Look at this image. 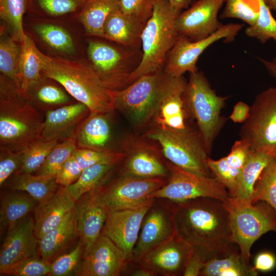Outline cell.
I'll return each instance as SVG.
<instances>
[{"instance_id": "6da1fadb", "label": "cell", "mask_w": 276, "mask_h": 276, "mask_svg": "<svg viewBox=\"0 0 276 276\" xmlns=\"http://www.w3.org/2000/svg\"><path fill=\"white\" fill-rule=\"evenodd\" d=\"M173 202L176 234L204 262L238 249L233 239L229 213L224 202L209 197Z\"/></svg>"}, {"instance_id": "7a4b0ae2", "label": "cell", "mask_w": 276, "mask_h": 276, "mask_svg": "<svg viewBox=\"0 0 276 276\" xmlns=\"http://www.w3.org/2000/svg\"><path fill=\"white\" fill-rule=\"evenodd\" d=\"M37 52L42 64V76L60 84L77 102L85 105L90 113H110L115 109L113 90L90 63L46 55L38 48Z\"/></svg>"}, {"instance_id": "3957f363", "label": "cell", "mask_w": 276, "mask_h": 276, "mask_svg": "<svg viewBox=\"0 0 276 276\" xmlns=\"http://www.w3.org/2000/svg\"><path fill=\"white\" fill-rule=\"evenodd\" d=\"M44 116L18 90L1 78L0 147L19 151L40 138Z\"/></svg>"}, {"instance_id": "277c9868", "label": "cell", "mask_w": 276, "mask_h": 276, "mask_svg": "<svg viewBox=\"0 0 276 276\" xmlns=\"http://www.w3.org/2000/svg\"><path fill=\"white\" fill-rule=\"evenodd\" d=\"M180 13L168 0H153L152 14L141 35V59L130 75L128 85L143 75L162 71L179 35L176 21Z\"/></svg>"}, {"instance_id": "5b68a950", "label": "cell", "mask_w": 276, "mask_h": 276, "mask_svg": "<svg viewBox=\"0 0 276 276\" xmlns=\"http://www.w3.org/2000/svg\"><path fill=\"white\" fill-rule=\"evenodd\" d=\"M228 98L217 95L203 73H190L183 94L185 108L188 119L195 120L209 155L214 141L225 123L221 113Z\"/></svg>"}, {"instance_id": "8992f818", "label": "cell", "mask_w": 276, "mask_h": 276, "mask_svg": "<svg viewBox=\"0 0 276 276\" xmlns=\"http://www.w3.org/2000/svg\"><path fill=\"white\" fill-rule=\"evenodd\" d=\"M234 243L243 262L249 264L253 244L263 235L276 231V211L263 201L255 203L231 197L224 202Z\"/></svg>"}, {"instance_id": "52a82bcc", "label": "cell", "mask_w": 276, "mask_h": 276, "mask_svg": "<svg viewBox=\"0 0 276 276\" xmlns=\"http://www.w3.org/2000/svg\"><path fill=\"white\" fill-rule=\"evenodd\" d=\"M147 136L158 143L169 162L185 170L212 176L208 164L209 155L198 131L189 127L175 129L155 125L147 132Z\"/></svg>"}, {"instance_id": "ba28073f", "label": "cell", "mask_w": 276, "mask_h": 276, "mask_svg": "<svg viewBox=\"0 0 276 276\" xmlns=\"http://www.w3.org/2000/svg\"><path fill=\"white\" fill-rule=\"evenodd\" d=\"M167 78L164 72L143 75L125 88L113 90L115 109L143 127L153 121Z\"/></svg>"}, {"instance_id": "9c48e42d", "label": "cell", "mask_w": 276, "mask_h": 276, "mask_svg": "<svg viewBox=\"0 0 276 276\" xmlns=\"http://www.w3.org/2000/svg\"><path fill=\"white\" fill-rule=\"evenodd\" d=\"M249 115L240 129V139L251 152L276 158V87H269L255 98Z\"/></svg>"}, {"instance_id": "30bf717a", "label": "cell", "mask_w": 276, "mask_h": 276, "mask_svg": "<svg viewBox=\"0 0 276 276\" xmlns=\"http://www.w3.org/2000/svg\"><path fill=\"white\" fill-rule=\"evenodd\" d=\"M167 164L170 171L168 182L152 192L149 199L163 198L179 202L209 197L225 202L231 197L226 188L216 177L185 170L169 162Z\"/></svg>"}, {"instance_id": "8fae6325", "label": "cell", "mask_w": 276, "mask_h": 276, "mask_svg": "<svg viewBox=\"0 0 276 276\" xmlns=\"http://www.w3.org/2000/svg\"><path fill=\"white\" fill-rule=\"evenodd\" d=\"M137 50L90 41L87 54L89 63L99 77L109 89L114 90L128 85L130 75L139 64L135 60Z\"/></svg>"}, {"instance_id": "7c38bea8", "label": "cell", "mask_w": 276, "mask_h": 276, "mask_svg": "<svg viewBox=\"0 0 276 276\" xmlns=\"http://www.w3.org/2000/svg\"><path fill=\"white\" fill-rule=\"evenodd\" d=\"M166 178H141L119 174L94 190L109 211L135 208L168 182Z\"/></svg>"}, {"instance_id": "4fadbf2b", "label": "cell", "mask_w": 276, "mask_h": 276, "mask_svg": "<svg viewBox=\"0 0 276 276\" xmlns=\"http://www.w3.org/2000/svg\"><path fill=\"white\" fill-rule=\"evenodd\" d=\"M243 27L239 24L223 25L209 37L197 41L179 34L167 55L163 72L174 77L183 76L186 72H197V61L206 49L221 39L225 42L232 41Z\"/></svg>"}, {"instance_id": "5bb4252c", "label": "cell", "mask_w": 276, "mask_h": 276, "mask_svg": "<svg viewBox=\"0 0 276 276\" xmlns=\"http://www.w3.org/2000/svg\"><path fill=\"white\" fill-rule=\"evenodd\" d=\"M174 202L154 198L143 219L131 261L135 262L146 253L176 234L173 217Z\"/></svg>"}, {"instance_id": "9a60e30c", "label": "cell", "mask_w": 276, "mask_h": 276, "mask_svg": "<svg viewBox=\"0 0 276 276\" xmlns=\"http://www.w3.org/2000/svg\"><path fill=\"white\" fill-rule=\"evenodd\" d=\"M193 252L192 247L176 234L129 264L148 269L155 276L183 275Z\"/></svg>"}, {"instance_id": "2e32d148", "label": "cell", "mask_w": 276, "mask_h": 276, "mask_svg": "<svg viewBox=\"0 0 276 276\" xmlns=\"http://www.w3.org/2000/svg\"><path fill=\"white\" fill-rule=\"evenodd\" d=\"M154 199L135 208L109 211L101 234L108 237L123 252L128 263L132 259L141 224Z\"/></svg>"}, {"instance_id": "e0dca14e", "label": "cell", "mask_w": 276, "mask_h": 276, "mask_svg": "<svg viewBox=\"0 0 276 276\" xmlns=\"http://www.w3.org/2000/svg\"><path fill=\"white\" fill-rule=\"evenodd\" d=\"M129 266L123 251L106 236L101 234L84 251L77 276H119Z\"/></svg>"}, {"instance_id": "ac0fdd59", "label": "cell", "mask_w": 276, "mask_h": 276, "mask_svg": "<svg viewBox=\"0 0 276 276\" xmlns=\"http://www.w3.org/2000/svg\"><path fill=\"white\" fill-rule=\"evenodd\" d=\"M38 241L32 214L8 228L0 250V275H5L13 266L27 258L38 256Z\"/></svg>"}, {"instance_id": "d6986e66", "label": "cell", "mask_w": 276, "mask_h": 276, "mask_svg": "<svg viewBox=\"0 0 276 276\" xmlns=\"http://www.w3.org/2000/svg\"><path fill=\"white\" fill-rule=\"evenodd\" d=\"M225 0H196L181 11L177 17L178 34L192 41L204 39L223 25L218 20V13Z\"/></svg>"}, {"instance_id": "ffe728a7", "label": "cell", "mask_w": 276, "mask_h": 276, "mask_svg": "<svg viewBox=\"0 0 276 276\" xmlns=\"http://www.w3.org/2000/svg\"><path fill=\"white\" fill-rule=\"evenodd\" d=\"M187 81L183 76L167 75L156 112L153 119L155 125L175 129L189 128L183 94Z\"/></svg>"}, {"instance_id": "44dd1931", "label": "cell", "mask_w": 276, "mask_h": 276, "mask_svg": "<svg viewBox=\"0 0 276 276\" xmlns=\"http://www.w3.org/2000/svg\"><path fill=\"white\" fill-rule=\"evenodd\" d=\"M128 144L122 161L119 174L141 178H166L170 176L167 163L158 152L142 141H131Z\"/></svg>"}, {"instance_id": "7402d4cb", "label": "cell", "mask_w": 276, "mask_h": 276, "mask_svg": "<svg viewBox=\"0 0 276 276\" xmlns=\"http://www.w3.org/2000/svg\"><path fill=\"white\" fill-rule=\"evenodd\" d=\"M75 211L80 239L88 249L101 234L109 212L94 191L75 201Z\"/></svg>"}, {"instance_id": "603a6c76", "label": "cell", "mask_w": 276, "mask_h": 276, "mask_svg": "<svg viewBox=\"0 0 276 276\" xmlns=\"http://www.w3.org/2000/svg\"><path fill=\"white\" fill-rule=\"evenodd\" d=\"M89 114V108L79 102L47 111L40 138L60 142L75 137L79 127Z\"/></svg>"}, {"instance_id": "cb8c5ba5", "label": "cell", "mask_w": 276, "mask_h": 276, "mask_svg": "<svg viewBox=\"0 0 276 276\" xmlns=\"http://www.w3.org/2000/svg\"><path fill=\"white\" fill-rule=\"evenodd\" d=\"M67 187L60 186L49 197L38 202L34 211V232L38 239L57 226L75 206Z\"/></svg>"}, {"instance_id": "d4e9b609", "label": "cell", "mask_w": 276, "mask_h": 276, "mask_svg": "<svg viewBox=\"0 0 276 276\" xmlns=\"http://www.w3.org/2000/svg\"><path fill=\"white\" fill-rule=\"evenodd\" d=\"M79 237L74 208L62 222L38 241V252L44 261L51 263Z\"/></svg>"}, {"instance_id": "484cf974", "label": "cell", "mask_w": 276, "mask_h": 276, "mask_svg": "<svg viewBox=\"0 0 276 276\" xmlns=\"http://www.w3.org/2000/svg\"><path fill=\"white\" fill-rule=\"evenodd\" d=\"M145 24L123 13L120 7L109 15L104 26V38L129 49L141 45V35Z\"/></svg>"}, {"instance_id": "4316f807", "label": "cell", "mask_w": 276, "mask_h": 276, "mask_svg": "<svg viewBox=\"0 0 276 276\" xmlns=\"http://www.w3.org/2000/svg\"><path fill=\"white\" fill-rule=\"evenodd\" d=\"M109 113H90L79 127L75 135L78 148L96 150L110 149L111 139Z\"/></svg>"}, {"instance_id": "83f0119b", "label": "cell", "mask_w": 276, "mask_h": 276, "mask_svg": "<svg viewBox=\"0 0 276 276\" xmlns=\"http://www.w3.org/2000/svg\"><path fill=\"white\" fill-rule=\"evenodd\" d=\"M51 81L52 79L43 76L31 86L25 96L32 105L42 113L75 103L62 86Z\"/></svg>"}, {"instance_id": "f1b7e54d", "label": "cell", "mask_w": 276, "mask_h": 276, "mask_svg": "<svg viewBox=\"0 0 276 276\" xmlns=\"http://www.w3.org/2000/svg\"><path fill=\"white\" fill-rule=\"evenodd\" d=\"M38 201L27 192L6 189L1 193V230L34 212Z\"/></svg>"}, {"instance_id": "f546056e", "label": "cell", "mask_w": 276, "mask_h": 276, "mask_svg": "<svg viewBox=\"0 0 276 276\" xmlns=\"http://www.w3.org/2000/svg\"><path fill=\"white\" fill-rule=\"evenodd\" d=\"M55 176L37 175L19 171L14 173L3 185L5 189L27 192L38 202L54 193L59 188Z\"/></svg>"}, {"instance_id": "4dcf8cb0", "label": "cell", "mask_w": 276, "mask_h": 276, "mask_svg": "<svg viewBox=\"0 0 276 276\" xmlns=\"http://www.w3.org/2000/svg\"><path fill=\"white\" fill-rule=\"evenodd\" d=\"M272 158L262 153L251 152L241 170L232 197L252 202L255 184Z\"/></svg>"}, {"instance_id": "1f68e13d", "label": "cell", "mask_w": 276, "mask_h": 276, "mask_svg": "<svg viewBox=\"0 0 276 276\" xmlns=\"http://www.w3.org/2000/svg\"><path fill=\"white\" fill-rule=\"evenodd\" d=\"M120 0H85L79 18L86 32L104 37V26L109 15L119 7Z\"/></svg>"}, {"instance_id": "d6a6232c", "label": "cell", "mask_w": 276, "mask_h": 276, "mask_svg": "<svg viewBox=\"0 0 276 276\" xmlns=\"http://www.w3.org/2000/svg\"><path fill=\"white\" fill-rule=\"evenodd\" d=\"M37 48L32 39L27 35L20 42L19 72L21 93L24 96L31 86L43 77L42 64Z\"/></svg>"}, {"instance_id": "836d02e7", "label": "cell", "mask_w": 276, "mask_h": 276, "mask_svg": "<svg viewBox=\"0 0 276 276\" xmlns=\"http://www.w3.org/2000/svg\"><path fill=\"white\" fill-rule=\"evenodd\" d=\"M258 272L254 266L243 262L237 249L225 256L206 261L200 275L257 276Z\"/></svg>"}, {"instance_id": "e575fe53", "label": "cell", "mask_w": 276, "mask_h": 276, "mask_svg": "<svg viewBox=\"0 0 276 276\" xmlns=\"http://www.w3.org/2000/svg\"><path fill=\"white\" fill-rule=\"evenodd\" d=\"M117 165L98 164L84 169L78 179L67 187L76 201L83 194L102 187L113 177Z\"/></svg>"}, {"instance_id": "d590c367", "label": "cell", "mask_w": 276, "mask_h": 276, "mask_svg": "<svg viewBox=\"0 0 276 276\" xmlns=\"http://www.w3.org/2000/svg\"><path fill=\"white\" fill-rule=\"evenodd\" d=\"M14 38L3 37L0 41V71L10 79L21 93L19 61L20 46L15 43Z\"/></svg>"}, {"instance_id": "8d00e7d4", "label": "cell", "mask_w": 276, "mask_h": 276, "mask_svg": "<svg viewBox=\"0 0 276 276\" xmlns=\"http://www.w3.org/2000/svg\"><path fill=\"white\" fill-rule=\"evenodd\" d=\"M58 143L57 140L46 141L39 138L30 143L22 150V164L18 171L35 173Z\"/></svg>"}, {"instance_id": "74e56055", "label": "cell", "mask_w": 276, "mask_h": 276, "mask_svg": "<svg viewBox=\"0 0 276 276\" xmlns=\"http://www.w3.org/2000/svg\"><path fill=\"white\" fill-rule=\"evenodd\" d=\"M263 201L276 211V158L264 169L255 186L252 203Z\"/></svg>"}, {"instance_id": "f35d334b", "label": "cell", "mask_w": 276, "mask_h": 276, "mask_svg": "<svg viewBox=\"0 0 276 276\" xmlns=\"http://www.w3.org/2000/svg\"><path fill=\"white\" fill-rule=\"evenodd\" d=\"M77 148L75 137L58 142L35 174L56 176L61 167Z\"/></svg>"}, {"instance_id": "ab89813d", "label": "cell", "mask_w": 276, "mask_h": 276, "mask_svg": "<svg viewBox=\"0 0 276 276\" xmlns=\"http://www.w3.org/2000/svg\"><path fill=\"white\" fill-rule=\"evenodd\" d=\"M259 12L256 22L245 29L246 35L255 38L261 43L270 39L276 43V20L272 16L271 10L263 0H259Z\"/></svg>"}, {"instance_id": "60d3db41", "label": "cell", "mask_w": 276, "mask_h": 276, "mask_svg": "<svg viewBox=\"0 0 276 276\" xmlns=\"http://www.w3.org/2000/svg\"><path fill=\"white\" fill-rule=\"evenodd\" d=\"M27 5V0H0V15L12 29L13 38L20 42L26 34L22 18Z\"/></svg>"}, {"instance_id": "b9f144b4", "label": "cell", "mask_w": 276, "mask_h": 276, "mask_svg": "<svg viewBox=\"0 0 276 276\" xmlns=\"http://www.w3.org/2000/svg\"><path fill=\"white\" fill-rule=\"evenodd\" d=\"M73 155L83 170L98 164L118 165L123 160L125 154L112 149L96 150L77 148Z\"/></svg>"}, {"instance_id": "7bdbcfd3", "label": "cell", "mask_w": 276, "mask_h": 276, "mask_svg": "<svg viewBox=\"0 0 276 276\" xmlns=\"http://www.w3.org/2000/svg\"><path fill=\"white\" fill-rule=\"evenodd\" d=\"M221 19H239L249 26L257 21L259 12V0H225Z\"/></svg>"}, {"instance_id": "ee69618b", "label": "cell", "mask_w": 276, "mask_h": 276, "mask_svg": "<svg viewBox=\"0 0 276 276\" xmlns=\"http://www.w3.org/2000/svg\"><path fill=\"white\" fill-rule=\"evenodd\" d=\"M84 245L80 240L70 251L61 254L50 264V276L75 275L84 252Z\"/></svg>"}, {"instance_id": "f6af8a7d", "label": "cell", "mask_w": 276, "mask_h": 276, "mask_svg": "<svg viewBox=\"0 0 276 276\" xmlns=\"http://www.w3.org/2000/svg\"><path fill=\"white\" fill-rule=\"evenodd\" d=\"M35 30L42 39L55 50L66 53L74 51L72 38L63 28L54 25L40 24L35 27Z\"/></svg>"}, {"instance_id": "bcb514c9", "label": "cell", "mask_w": 276, "mask_h": 276, "mask_svg": "<svg viewBox=\"0 0 276 276\" xmlns=\"http://www.w3.org/2000/svg\"><path fill=\"white\" fill-rule=\"evenodd\" d=\"M208 164L214 177L226 188L231 197H232L241 170L230 166L225 157L218 160H214L209 157Z\"/></svg>"}, {"instance_id": "7dc6e473", "label": "cell", "mask_w": 276, "mask_h": 276, "mask_svg": "<svg viewBox=\"0 0 276 276\" xmlns=\"http://www.w3.org/2000/svg\"><path fill=\"white\" fill-rule=\"evenodd\" d=\"M50 264L43 260L39 255L30 257L13 266L7 272L5 275H49Z\"/></svg>"}, {"instance_id": "c3c4849f", "label": "cell", "mask_w": 276, "mask_h": 276, "mask_svg": "<svg viewBox=\"0 0 276 276\" xmlns=\"http://www.w3.org/2000/svg\"><path fill=\"white\" fill-rule=\"evenodd\" d=\"M22 151H15L0 147V187L16 172L21 166Z\"/></svg>"}, {"instance_id": "681fc988", "label": "cell", "mask_w": 276, "mask_h": 276, "mask_svg": "<svg viewBox=\"0 0 276 276\" xmlns=\"http://www.w3.org/2000/svg\"><path fill=\"white\" fill-rule=\"evenodd\" d=\"M42 12L51 16H61L80 9L85 0H33Z\"/></svg>"}, {"instance_id": "f907efd6", "label": "cell", "mask_w": 276, "mask_h": 276, "mask_svg": "<svg viewBox=\"0 0 276 276\" xmlns=\"http://www.w3.org/2000/svg\"><path fill=\"white\" fill-rule=\"evenodd\" d=\"M119 7L123 13L146 24L152 12L153 0H120Z\"/></svg>"}, {"instance_id": "816d5d0a", "label": "cell", "mask_w": 276, "mask_h": 276, "mask_svg": "<svg viewBox=\"0 0 276 276\" xmlns=\"http://www.w3.org/2000/svg\"><path fill=\"white\" fill-rule=\"evenodd\" d=\"M82 171L83 170L72 155L56 174V182L60 186L68 187L78 179Z\"/></svg>"}, {"instance_id": "f5cc1de1", "label": "cell", "mask_w": 276, "mask_h": 276, "mask_svg": "<svg viewBox=\"0 0 276 276\" xmlns=\"http://www.w3.org/2000/svg\"><path fill=\"white\" fill-rule=\"evenodd\" d=\"M251 153L248 144L240 139L235 142L230 152L224 157L230 166L241 170Z\"/></svg>"}, {"instance_id": "db71d44e", "label": "cell", "mask_w": 276, "mask_h": 276, "mask_svg": "<svg viewBox=\"0 0 276 276\" xmlns=\"http://www.w3.org/2000/svg\"><path fill=\"white\" fill-rule=\"evenodd\" d=\"M275 264L274 255L269 251H263L256 256L253 266L258 271L267 272L272 270Z\"/></svg>"}, {"instance_id": "11a10c76", "label": "cell", "mask_w": 276, "mask_h": 276, "mask_svg": "<svg viewBox=\"0 0 276 276\" xmlns=\"http://www.w3.org/2000/svg\"><path fill=\"white\" fill-rule=\"evenodd\" d=\"M205 262L202 260L199 255L193 251L185 268L184 276L200 275Z\"/></svg>"}, {"instance_id": "9f6ffc18", "label": "cell", "mask_w": 276, "mask_h": 276, "mask_svg": "<svg viewBox=\"0 0 276 276\" xmlns=\"http://www.w3.org/2000/svg\"><path fill=\"white\" fill-rule=\"evenodd\" d=\"M250 107L245 103L239 101L234 106L229 118L234 123H244L248 118Z\"/></svg>"}, {"instance_id": "6f0895ef", "label": "cell", "mask_w": 276, "mask_h": 276, "mask_svg": "<svg viewBox=\"0 0 276 276\" xmlns=\"http://www.w3.org/2000/svg\"><path fill=\"white\" fill-rule=\"evenodd\" d=\"M194 0H168L171 6L177 11L181 12L187 9Z\"/></svg>"}, {"instance_id": "680465c9", "label": "cell", "mask_w": 276, "mask_h": 276, "mask_svg": "<svg viewBox=\"0 0 276 276\" xmlns=\"http://www.w3.org/2000/svg\"><path fill=\"white\" fill-rule=\"evenodd\" d=\"M259 59L264 65L270 75L276 80V58L270 61L262 58H259Z\"/></svg>"}, {"instance_id": "91938a15", "label": "cell", "mask_w": 276, "mask_h": 276, "mask_svg": "<svg viewBox=\"0 0 276 276\" xmlns=\"http://www.w3.org/2000/svg\"><path fill=\"white\" fill-rule=\"evenodd\" d=\"M131 265V264H130ZM134 267L130 272L128 273L130 275L132 276H155V274L151 271L145 268L132 265Z\"/></svg>"}, {"instance_id": "94428289", "label": "cell", "mask_w": 276, "mask_h": 276, "mask_svg": "<svg viewBox=\"0 0 276 276\" xmlns=\"http://www.w3.org/2000/svg\"><path fill=\"white\" fill-rule=\"evenodd\" d=\"M270 10H276V0H263Z\"/></svg>"}]
</instances>
